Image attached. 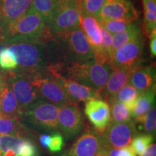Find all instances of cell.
Returning a JSON list of instances; mask_svg holds the SVG:
<instances>
[{"instance_id":"cell-4","label":"cell","mask_w":156,"mask_h":156,"mask_svg":"<svg viewBox=\"0 0 156 156\" xmlns=\"http://www.w3.org/2000/svg\"><path fill=\"white\" fill-rule=\"evenodd\" d=\"M8 48L17 62V68L12 72L30 76L49 73L44 44L20 42L9 44Z\"/></svg>"},{"instance_id":"cell-33","label":"cell","mask_w":156,"mask_h":156,"mask_svg":"<svg viewBox=\"0 0 156 156\" xmlns=\"http://www.w3.org/2000/svg\"><path fill=\"white\" fill-rule=\"evenodd\" d=\"M142 124V127L147 134H151L152 135L155 134L156 131V110L155 106L150 109L146 113L145 116L142 117L140 122Z\"/></svg>"},{"instance_id":"cell-40","label":"cell","mask_w":156,"mask_h":156,"mask_svg":"<svg viewBox=\"0 0 156 156\" xmlns=\"http://www.w3.org/2000/svg\"><path fill=\"white\" fill-rule=\"evenodd\" d=\"M39 140H40V143L41 144L43 147L48 148V146L50 142V135L46 134H41L40 136V138H39Z\"/></svg>"},{"instance_id":"cell-39","label":"cell","mask_w":156,"mask_h":156,"mask_svg":"<svg viewBox=\"0 0 156 156\" xmlns=\"http://www.w3.org/2000/svg\"><path fill=\"white\" fill-rule=\"evenodd\" d=\"M156 155V145L155 143L151 144L143 151L140 156H155Z\"/></svg>"},{"instance_id":"cell-28","label":"cell","mask_w":156,"mask_h":156,"mask_svg":"<svg viewBox=\"0 0 156 156\" xmlns=\"http://www.w3.org/2000/svg\"><path fill=\"white\" fill-rule=\"evenodd\" d=\"M56 0H32L31 6L48 25L53 15Z\"/></svg>"},{"instance_id":"cell-32","label":"cell","mask_w":156,"mask_h":156,"mask_svg":"<svg viewBox=\"0 0 156 156\" xmlns=\"http://www.w3.org/2000/svg\"><path fill=\"white\" fill-rule=\"evenodd\" d=\"M153 140V135L151 134H143L136 135L131 142L132 149L136 155H140L143 151L151 144Z\"/></svg>"},{"instance_id":"cell-44","label":"cell","mask_w":156,"mask_h":156,"mask_svg":"<svg viewBox=\"0 0 156 156\" xmlns=\"http://www.w3.org/2000/svg\"><path fill=\"white\" fill-rule=\"evenodd\" d=\"M95 156H101V154H99V155H95Z\"/></svg>"},{"instance_id":"cell-45","label":"cell","mask_w":156,"mask_h":156,"mask_svg":"<svg viewBox=\"0 0 156 156\" xmlns=\"http://www.w3.org/2000/svg\"><path fill=\"white\" fill-rule=\"evenodd\" d=\"M0 139H1V135H0Z\"/></svg>"},{"instance_id":"cell-9","label":"cell","mask_w":156,"mask_h":156,"mask_svg":"<svg viewBox=\"0 0 156 156\" xmlns=\"http://www.w3.org/2000/svg\"><path fill=\"white\" fill-rule=\"evenodd\" d=\"M145 42L142 34L119 48L112 56L113 67L134 69L142 61Z\"/></svg>"},{"instance_id":"cell-25","label":"cell","mask_w":156,"mask_h":156,"mask_svg":"<svg viewBox=\"0 0 156 156\" xmlns=\"http://www.w3.org/2000/svg\"><path fill=\"white\" fill-rule=\"evenodd\" d=\"M144 9V32L150 36L156 30V0H142Z\"/></svg>"},{"instance_id":"cell-27","label":"cell","mask_w":156,"mask_h":156,"mask_svg":"<svg viewBox=\"0 0 156 156\" xmlns=\"http://www.w3.org/2000/svg\"><path fill=\"white\" fill-rule=\"evenodd\" d=\"M139 95L140 93H138V91L131 84L128 83L125 86L123 87L114 97L120 102L124 103L131 113L135 106Z\"/></svg>"},{"instance_id":"cell-24","label":"cell","mask_w":156,"mask_h":156,"mask_svg":"<svg viewBox=\"0 0 156 156\" xmlns=\"http://www.w3.org/2000/svg\"><path fill=\"white\" fill-rule=\"evenodd\" d=\"M108 100L110 114H112L110 122L122 123L131 121V113L124 103L117 100L114 96L109 98Z\"/></svg>"},{"instance_id":"cell-19","label":"cell","mask_w":156,"mask_h":156,"mask_svg":"<svg viewBox=\"0 0 156 156\" xmlns=\"http://www.w3.org/2000/svg\"><path fill=\"white\" fill-rule=\"evenodd\" d=\"M155 74L153 67L138 66L132 70L129 83L140 94L146 92L155 85Z\"/></svg>"},{"instance_id":"cell-3","label":"cell","mask_w":156,"mask_h":156,"mask_svg":"<svg viewBox=\"0 0 156 156\" xmlns=\"http://www.w3.org/2000/svg\"><path fill=\"white\" fill-rule=\"evenodd\" d=\"M53 37L44 20L32 6L20 18L9 25L1 35L0 42L7 44L20 42L45 44Z\"/></svg>"},{"instance_id":"cell-2","label":"cell","mask_w":156,"mask_h":156,"mask_svg":"<svg viewBox=\"0 0 156 156\" xmlns=\"http://www.w3.org/2000/svg\"><path fill=\"white\" fill-rule=\"evenodd\" d=\"M113 69L108 62H99L95 58L75 62L59 67H49L50 74H58L64 78L102 92Z\"/></svg>"},{"instance_id":"cell-43","label":"cell","mask_w":156,"mask_h":156,"mask_svg":"<svg viewBox=\"0 0 156 156\" xmlns=\"http://www.w3.org/2000/svg\"><path fill=\"white\" fill-rule=\"evenodd\" d=\"M75 1L76 2V3H77V5H78V4L80 3V0H75Z\"/></svg>"},{"instance_id":"cell-34","label":"cell","mask_w":156,"mask_h":156,"mask_svg":"<svg viewBox=\"0 0 156 156\" xmlns=\"http://www.w3.org/2000/svg\"><path fill=\"white\" fill-rule=\"evenodd\" d=\"M100 30L102 36V51L104 56H106L108 62L112 64V60L113 56V50H112V36L108 31H107L102 25L99 24Z\"/></svg>"},{"instance_id":"cell-12","label":"cell","mask_w":156,"mask_h":156,"mask_svg":"<svg viewBox=\"0 0 156 156\" xmlns=\"http://www.w3.org/2000/svg\"><path fill=\"white\" fill-rule=\"evenodd\" d=\"M136 133L135 126L132 121L122 123L110 122L102 136L107 147L121 149L131 144Z\"/></svg>"},{"instance_id":"cell-14","label":"cell","mask_w":156,"mask_h":156,"mask_svg":"<svg viewBox=\"0 0 156 156\" xmlns=\"http://www.w3.org/2000/svg\"><path fill=\"white\" fill-rule=\"evenodd\" d=\"M138 12L130 0H105L97 20L130 18L136 20Z\"/></svg>"},{"instance_id":"cell-26","label":"cell","mask_w":156,"mask_h":156,"mask_svg":"<svg viewBox=\"0 0 156 156\" xmlns=\"http://www.w3.org/2000/svg\"><path fill=\"white\" fill-rule=\"evenodd\" d=\"M24 139V137L15 136H2L0 139V156H15Z\"/></svg>"},{"instance_id":"cell-41","label":"cell","mask_w":156,"mask_h":156,"mask_svg":"<svg viewBox=\"0 0 156 156\" xmlns=\"http://www.w3.org/2000/svg\"><path fill=\"white\" fill-rule=\"evenodd\" d=\"M6 79H7V77H6V76L0 75V88H1L2 85H3V83L5 82Z\"/></svg>"},{"instance_id":"cell-8","label":"cell","mask_w":156,"mask_h":156,"mask_svg":"<svg viewBox=\"0 0 156 156\" xmlns=\"http://www.w3.org/2000/svg\"><path fill=\"white\" fill-rule=\"evenodd\" d=\"M7 79L22 113L41 98L37 89L32 84L30 75L9 72Z\"/></svg>"},{"instance_id":"cell-5","label":"cell","mask_w":156,"mask_h":156,"mask_svg":"<svg viewBox=\"0 0 156 156\" xmlns=\"http://www.w3.org/2000/svg\"><path fill=\"white\" fill-rule=\"evenodd\" d=\"M58 111L59 107L40 98L22 113L20 120L27 129L54 132L57 129Z\"/></svg>"},{"instance_id":"cell-17","label":"cell","mask_w":156,"mask_h":156,"mask_svg":"<svg viewBox=\"0 0 156 156\" xmlns=\"http://www.w3.org/2000/svg\"><path fill=\"white\" fill-rule=\"evenodd\" d=\"M85 114L96 129L97 132L103 134L111 120L108 103L101 99L87 101L85 106Z\"/></svg>"},{"instance_id":"cell-42","label":"cell","mask_w":156,"mask_h":156,"mask_svg":"<svg viewBox=\"0 0 156 156\" xmlns=\"http://www.w3.org/2000/svg\"><path fill=\"white\" fill-rule=\"evenodd\" d=\"M101 156H108V155H106V153H104V152H103V153H101Z\"/></svg>"},{"instance_id":"cell-37","label":"cell","mask_w":156,"mask_h":156,"mask_svg":"<svg viewBox=\"0 0 156 156\" xmlns=\"http://www.w3.org/2000/svg\"><path fill=\"white\" fill-rule=\"evenodd\" d=\"M103 152L108 156H136V154L129 146L121 149L106 147Z\"/></svg>"},{"instance_id":"cell-1","label":"cell","mask_w":156,"mask_h":156,"mask_svg":"<svg viewBox=\"0 0 156 156\" xmlns=\"http://www.w3.org/2000/svg\"><path fill=\"white\" fill-rule=\"evenodd\" d=\"M44 48L48 67L94 58L92 48L80 26L53 35L44 44Z\"/></svg>"},{"instance_id":"cell-16","label":"cell","mask_w":156,"mask_h":156,"mask_svg":"<svg viewBox=\"0 0 156 156\" xmlns=\"http://www.w3.org/2000/svg\"><path fill=\"white\" fill-rule=\"evenodd\" d=\"M57 80L60 85L63 87L68 96L74 102H87L94 99H101V92L91 88L86 85H82L71 80L64 78L58 74H51Z\"/></svg>"},{"instance_id":"cell-13","label":"cell","mask_w":156,"mask_h":156,"mask_svg":"<svg viewBox=\"0 0 156 156\" xmlns=\"http://www.w3.org/2000/svg\"><path fill=\"white\" fill-rule=\"evenodd\" d=\"M80 27L85 34L97 61L108 62L102 51V36L96 17L80 12Z\"/></svg>"},{"instance_id":"cell-29","label":"cell","mask_w":156,"mask_h":156,"mask_svg":"<svg viewBox=\"0 0 156 156\" xmlns=\"http://www.w3.org/2000/svg\"><path fill=\"white\" fill-rule=\"evenodd\" d=\"M98 22L111 34H115L125 30L135 20L130 18H122L100 20Z\"/></svg>"},{"instance_id":"cell-38","label":"cell","mask_w":156,"mask_h":156,"mask_svg":"<svg viewBox=\"0 0 156 156\" xmlns=\"http://www.w3.org/2000/svg\"><path fill=\"white\" fill-rule=\"evenodd\" d=\"M156 31V30H155ZM153 31L150 35V50H151V55L153 56H156V32Z\"/></svg>"},{"instance_id":"cell-21","label":"cell","mask_w":156,"mask_h":156,"mask_svg":"<svg viewBox=\"0 0 156 156\" xmlns=\"http://www.w3.org/2000/svg\"><path fill=\"white\" fill-rule=\"evenodd\" d=\"M155 85L146 92L142 93L138 97L135 106L131 112V117L134 122L140 123L146 113L155 106Z\"/></svg>"},{"instance_id":"cell-36","label":"cell","mask_w":156,"mask_h":156,"mask_svg":"<svg viewBox=\"0 0 156 156\" xmlns=\"http://www.w3.org/2000/svg\"><path fill=\"white\" fill-rule=\"evenodd\" d=\"M64 145V137L58 132H52L50 135V142L48 146V149L52 153L59 152Z\"/></svg>"},{"instance_id":"cell-20","label":"cell","mask_w":156,"mask_h":156,"mask_svg":"<svg viewBox=\"0 0 156 156\" xmlns=\"http://www.w3.org/2000/svg\"><path fill=\"white\" fill-rule=\"evenodd\" d=\"M0 113L18 119L22 114L18 102L9 86L7 79H6L0 88Z\"/></svg>"},{"instance_id":"cell-15","label":"cell","mask_w":156,"mask_h":156,"mask_svg":"<svg viewBox=\"0 0 156 156\" xmlns=\"http://www.w3.org/2000/svg\"><path fill=\"white\" fill-rule=\"evenodd\" d=\"M31 4L32 0H0V40L3 31L24 15Z\"/></svg>"},{"instance_id":"cell-22","label":"cell","mask_w":156,"mask_h":156,"mask_svg":"<svg viewBox=\"0 0 156 156\" xmlns=\"http://www.w3.org/2000/svg\"><path fill=\"white\" fill-rule=\"evenodd\" d=\"M28 132V129L18 119L5 116L0 113V134L24 137Z\"/></svg>"},{"instance_id":"cell-18","label":"cell","mask_w":156,"mask_h":156,"mask_svg":"<svg viewBox=\"0 0 156 156\" xmlns=\"http://www.w3.org/2000/svg\"><path fill=\"white\" fill-rule=\"evenodd\" d=\"M134 69L113 67L106 86L101 92V96L106 98V99L115 96L123 87L129 83V77Z\"/></svg>"},{"instance_id":"cell-11","label":"cell","mask_w":156,"mask_h":156,"mask_svg":"<svg viewBox=\"0 0 156 156\" xmlns=\"http://www.w3.org/2000/svg\"><path fill=\"white\" fill-rule=\"evenodd\" d=\"M106 148L102 134L87 129L64 156H95Z\"/></svg>"},{"instance_id":"cell-10","label":"cell","mask_w":156,"mask_h":156,"mask_svg":"<svg viewBox=\"0 0 156 156\" xmlns=\"http://www.w3.org/2000/svg\"><path fill=\"white\" fill-rule=\"evenodd\" d=\"M83 116L77 103L72 102L60 107L57 129L62 132L66 140L75 138L83 129Z\"/></svg>"},{"instance_id":"cell-6","label":"cell","mask_w":156,"mask_h":156,"mask_svg":"<svg viewBox=\"0 0 156 156\" xmlns=\"http://www.w3.org/2000/svg\"><path fill=\"white\" fill-rule=\"evenodd\" d=\"M80 26V9L75 0H56L53 15L48 27L52 35Z\"/></svg>"},{"instance_id":"cell-23","label":"cell","mask_w":156,"mask_h":156,"mask_svg":"<svg viewBox=\"0 0 156 156\" xmlns=\"http://www.w3.org/2000/svg\"><path fill=\"white\" fill-rule=\"evenodd\" d=\"M141 29L135 22L132 23L125 30L113 34L112 36V50L113 54L116 51L126 43L131 41L140 35H141Z\"/></svg>"},{"instance_id":"cell-7","label":"cell","mask_w":156,"mask_h":156,"mask_svg":"<svg viewBox=\"0 0 156 156\" xmlns=\"http://www.w3.org/2000/svg\"><path fill=\"white\" fill-rule=\"evenodd\" d=\"M31 82L38 90L41 98L52 104L62 107L74 102L54 76L50 73L46 75L30 76Z\"/></svg>"},{"instance_id":"cell-35","label":"cell","mask_w":156,"mask_h":156,"mask_svg":"<svg viewBox=\"0 0 156 156\" xmlns=\"http://www.w3.org/2000/svg\"><path fill=\"white\" fill-rule=\"evenodd\" d=\"M15 156H38V150L30 140L24 139Z\"/></svg>"},{"instance_id":"cell-30","label":"cell","mask_w":156,"mask_h":156,"mask_svg":"<svg viewBox=\"0 0 156 156\" xmlns=\"http://www.w3.org/2000/svg\"><path fill=\"white\" fill-rule=\"evenodd\" d=\"M0 68L9 72L15 71L17 68L15 56L7 46L0 47Z\"/></svg>"},{"instance_id":"cell-31","label":"cell","mask_w":156,"mask_h":156,"mask_svg":"<svg viewBox=\"0 0 156 156\" xmlns=\"http://www.w3.org/2000/svg\"><path fill=\"white\" fill-rule=\"evenodd\" d=\"M105 0H80L78 4L80 12L97 17Z\"/></svg>"}]
</instances>
